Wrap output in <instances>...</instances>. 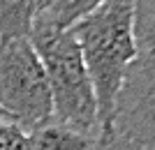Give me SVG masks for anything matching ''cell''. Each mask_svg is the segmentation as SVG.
Here are the masks:
<instances>
[{
  "label": "cell",
  "mask_w": 155,
  "mask_h": 150,
  "mask_svg": "<svg viewBox=\"0 0 155 150\" xmlns=\"http://www.w3.org/2000/svg\"><path fill=\"white\" fill-rule=\"evenodd\" d=\"M37 0H0V39L30 37Z\"/></svg>",
  "instance_id": "obj_6"
},
{
  "label": "cell",
  "mask_w": 155,
  "mask_h": 150,
  "mask_svg": "<svg viewBox=\"0 0 155 150\" xmlns=\"http://www.w3.org/2000/svg\"><path fill=\"white\" fill-rule=\"evenodd\" d=\"M70 5H72V0H37V16H35V21L63 28V16Z\"/></svg>",
  "instance_id": "obj_9"
},
{
  "label": "cell",
  "mask_w": 155,
  "mask_h": 150,
  "mask_svg": "<svg viewBox=\"0 0 155 150\" xmlns=\"http://www.w3.org/2000/svg\"><path fill=\"white\" fill-rule=\"evenodd\" d=\"M134 2L137 56L114 102V129L143 150H155V0Z\"/></svg>",
  "instance_id": "obj_3"
},
{
  "label": "cell",
  "mask_w": 155,
  "mask_h": 150,
  "mask_svg": "<svg viewBox=\"0 0 155 150\" xmlns=\"http://www.w3.org/2000/svg\"><path fill=\"white\" fill-rule=\"evenodd\" d=\"M102 2H107V0H72V5L67 7V12H65V16H63V28H70L77 19H81L84 14L93 12V9L100 7Z\"/></svg>",
  "instance_id": "obj_10"
},
{
  "label": "cell",
  "mask_w": 155,
  "mask_h": 150,
  "mask_svg": "<svg viewBox=\"0 0 155 150\" xmlns=\"http://www.w3.org/2000/svg\"><path fill=\"white\" fill-rule=\"evenodd\" d=\"M28 134H30L32 150H93V139H95L70 129L56 120L39 125Z\"/></svg>",
  "instance_id": "obj_5"
},
{
  "label": "cell",
  "mask_w": 155,
  "mask_h": 150,
  "mask_svg": "<svg viewBox=\"0 0 155 150\" xmlns=\"http://www.w3.org/2000/svg\"><path fill=\"white\" fill-rule=\"evenodd\" d=\"M93 150H143L139 143H134L132 139H127L125 134H120L114 127L100 129L97 136L93 139Z\"/></svg>",
  "instance_id": "obj_8"
},
{
  "label": "cell",
  "mask_w": 155,
  "mask_h": 150,
  "mask_svg": "<svg viewBox=\"0 0 155 150\" xmlns=\"http://www.w3.org/2000/svg\"><path fill=\"white\" fill-rule=\"evenodd\" d=\"M0 120H9V118L5 116V111H2V109H0Z\"/></svg>",
  "instance_id": "obj_11"
},
{
  "label": "cell",
  "mask_w": 155,
  "mask_h": 150,
  "mask_svg": "<svg viewBox=\"0 0 155 150\" xmlns=\"http://www.w3.org/2000/svg\"><path fill=\"white\" fill-rule=\"evenodd\" d=\"M0 109L26 132L51 120V92L28 37L0 39Z\"/></svg>",
  "instance_id": "obj_4"
},
{
  "label": "cell",
  "mask_w": 155,
  "mask_h": 150,
  "mask_svg": "<svg viewBox=\"0 0 155 150\" xmlns=\"http://www.w3.org/2000/svg\"><path fill=\"white\" fill-rule=\"evenodd\" d=\"M37 51L51 92V120L74 132L97 136V99L79 44L70 28L35 21L28 37Z\"/></svg>",
  "instance_id": "obj_2"
},
{
  "label": "cell",
  "mask_w": 155,
  "mask_h": 150,
  "mask_svg": "<svg viewBox=\"0 0 155 150\" xmlns=\"http://www.w3.org/2000/svg\"><path fill=\"white\" fill-rule=\"evenodd\" d=\"M97 99L100 129L111 125L114 102L137 56L134 2L107 0L70 26Z\"/></svg>",
  "instance_id": "obj_1"
},
{
  "label": "cell",
  "mask_w": 155,
  "mask_h": 150,
  "mask_svg": "<svg viewBox=\"0 0 155 150\" xmlns=\"http://www.w3.org/2000/svg\"><path fill=\"white\" fill-rule=\"evenodd\" d=\"M0 150H32L30 134L12 120H0Z\"/></svg>",
  "instance_id": "obj_7"
}]
</instances>
